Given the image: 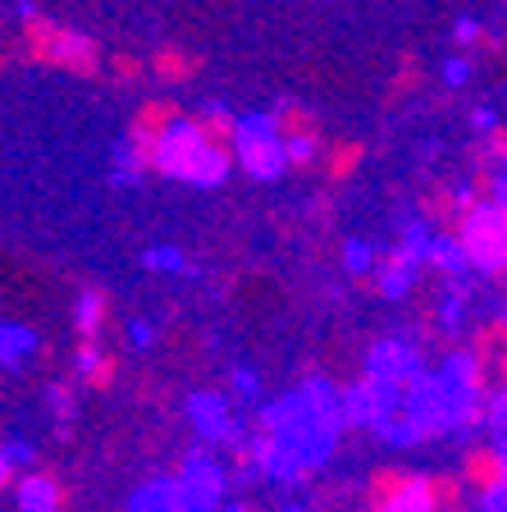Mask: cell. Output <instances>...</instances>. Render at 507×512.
<instances>
[{"mask_svg": "<svg viewBox=\"0 0 507 512\" xmlns=\"http://www.w3.org/2000/svg\"><path fill=\"white\" fill-rule=\"evenodd\" d=\"M128 343H133V348H147V343H151V325H147V320H133V325H128Z\"/></svg>", "mask_w": 507, "mask_h": 512, "instance_id": "26", "label": "cell"}, {"mask_svg": "<svg viewBox=\"0 0 507 512\" xmlns=\"http://www.w3.org/2000/svg\"><path fill=\"white\" fill-rule=\"evenodd\" d=\"M476 206L480 197L471 183H430L416 197V211H421V220H430L434 234H462V224L471 220Z\"/></svg>", "mask_w": 507, "mask_h": 512, "instance_id": "7", "label": "cell"}, {"mask_svg": "<svg viewBox=\"0 0 507 512\" xmlns=\"http://www.w3.org/2000/svg\"><path fill=\"white\" fill-rule=\"evenodd\" d=\"M23 352H32V330H23V325H5V371H19Z\"/></svg>", "mask_w": 507, "mask_h": 512, "instance_id": "19", "label": "cell"}, {"mask_svg": "<svg viewBox=\"0 0 507 512\" xmlns=\"http://www.w3.org/2000/svg\"><path fill=\"white\" fill-rule=\"evenodd\" d=\"M361 512H439L430 471H412L402 462H380L361 480Z\"/></svg>", "mask_w": 507, "mask_h": 512, "instance_id": "3", "label": "cell"}, {"mask_svg": "<svg viewBox=\"0 0 507 512\" xmlns=\"http://www.w3.org/2000/svg\"><path fill=\"white\" fill-rule=\"evenodd\" d=\"M233 389H238L243 398H252L256 394V375L252 371H233Z\"/></svg>", "mask_w": 507, "mask_h": 512, "instance_id": "27", "label": "cell"}, {"mask_svg": "<svg viewBox=\"0 0 507 512\" xmlns=\"http://www.w3.org/2000/svg\"><path fill=\"white\" fill-rule=\"evenodd\" d=\"M366 371H375V375H384V380H393V384H402V389H407V384L425 371V362H421V348H416V343L380 339L375 348L366 352Z\"/></svg>", "mask_w": 507, "mask_h": 512, "instance_id": "11", "label": "cell"}, {"mask_svg": "<svg viewBox=\"0 0 507 512\" xmlns=\"http://www.w3.org/2000/svg\"><path fill=\"white\" fill-rule=\"evenodd\" d=\"M494 124H498V115H494L489 106H476V110H471V128H476V133H489Z\"/></svg>", "mask_w": 507, "mask_h": 512, "instance_id": "25", "label": "cell"}, {"mask_svg": "<svg viewBox=\"0 0 507 512\" xmlns=\"http://www.w3.org/2000/svg\"><path fill=\"white\" fill-rule=\"evenodd\" d=\"M233 165H238V151L215 142L211 133H201L197 119H179L156 147V174L192 183V188H215V183H224Z\"/></svg>", "mask_w": 507, "mask_h": 512, "instance_id": "1", "label": "cell"}, {"mask_svg": "<svg viewBox=\"0 0 507 512\" xmlns=\"http://www.w3.org/2000/svg\"><path fill=\"white\" fill-rule=\"evenodd\" d=\"M46 403L55 407V416H69L74 412V389H69V384H51V389H46Z\"/></svg>", "mask_w": 507, "mask_h": 512, "instance_id": "22", "label": "cell"}, {"mask_svg": "<svg viewBox=\"0 0 507 512\" xmlns=\"http://www.w3.org/2000/svg\"><path fill=\"white\" fill-rule=\"evenodd\" d=\"M457 238L471 252V270H480L489 284L507 288V197L480 202Z\"/></svg>", "mask_w": 507, "mask_h": 512, "instance_id": "4", "label": "cell"}, {"mask_svg": "<svg viewBox=\"0 0 507 512\" xmlns=\"http://www.w3.org/2000/svg\"><path fill=\"white\" fill-rule=\"evenodd\" d=\"M275 124L284 133V147H288V170H311L320 160V119L311 115L307 106L297 101H279L275 106Z\"/></svg>", "mask_w": 507, "mask_h": 512, "instance_id": "9", "label": "cell"}, {"mask_svg": "<svg viewBox=\"0 0 507 512\" xmlns=\"http://www.w3.org/2000/svg\"><path fill=\"white\" fill-rule=\"evenodd\" d=\"M179 119L183 115H179V106H174V101H147V106H138L133 124H128V138L147 142V147H160V138H165Z\"/></svg>", "mask_w": 507, "mask_h": 512, "instance_id": "16", "label": "cell"}, {"mask_svg": "<svg viewBox=\"0 0 507 512\" xmlns=\"http://www.w3.org/2000/svg\"><path fill=\"white\" fill-rule=\"evenodd\" d=\"M229 512H256V508H247V503H233V508Z\"/></svg>", "mask_w": 507, "mask_h": 512, "instance_id": "28", "label": "cell"}, {"mask_svg": "<svg viewBox=\"0 0 507 512\" xmlns=\"http://www.w3.org/2000/svg\"><path fill=\"white\" fill-rule=\"evenodd\" d=\"M457 471L466 476V485H471V494H476L480 503L507 494V435L485 439V444H471L462 453V467Z\"/></svg>", "mask_w": 507, "mask_h": 512, "instance_id": "8", "label": "cell"}, {"mask_svg": "<svg viewBox=\"0 0 507 512\" xmlns=\"http://www.w3.org/2000/svg\"><path fill=\"white\" fill-rule=\"evenodd\" d=\"M74 371L87 389H110L119 375V357L110 348H101V339H78L74 348Z\"/></svg>", "mask_w": 507, "mask_h": 512, "instance_id": "14", "label": "cell"}, {"mask_svg": "<svg viewBox=\"0 0 507 512\" xmlns=\"http://www.w3.org/2000/svg\"><path fill=\"white\" fill-rule=\"evenodd\" d=\"M238 170L256 183H275L279 174L288 170V147H284V133L275 124V110L270 115H243L238 119Z\"/></svg>", "mask_w": 507, "mask_h": 512, "instance_id": "5", "label": "cell"}, {"mask_svg": "<svg viewBox=\"0 0 507 512\" xmlns=\"http://www.w3.org/2000/svg\"><path fill=\"white\" fill-rule=\"evenodd\" d=\"M361 156H366V147H361V142H334V147L320 156V170H325L329 183H348L352 174H357Z\"/></svg>", "mask_w": 507, "mask_h": 512, "instance_id": "18", "label": "cell"}, {"mask_svg": "<svg viewBox=\"0 0 507 512\" xmlns=\"http://www.w3.org/2000/svg\"><path fill=\"white\" fill-rule=\"evenodd\" d=\"M466 78H471V60H466V55H453V60H444V83L448 87H462Z\"/></svg>", "mask_w": 507, "mask_h": 512, "instance_id": "23", "label": "cell"}, {"mask_svg": "<svg viewBox=\"0 0 507 512\" xmlns=\"http://www.w3.org/2000/svg\"><path fill=\"white\" fill-rule=\"evenodd\" d=\"M375 261H380V252H375L370 243H348V247H343V266H348L352 275H366Z\"/></svg>", "mask_w": 507, "mask_h": 512, "instance_id": "20", "label": "cell"}, {"mask_svg": "<svg viewBox=\"0 0 507 512\" xmlns=\"http://www.w3.org/2000/svg\"><path fill=\"white\" fill-rule=\"evenodd\" d=\"M402 407V384L384 380V375L366 371L352 384L338 389V412H343V426H361V430H380L393 412Z\"/></svg>", "mask_w": 507, "mask_h": 512, "instance_id": "6", "label": "cell"}, {"mask_svg": "<svg viewBox=\"0 0 507 512\" xmlns=\"http://www.w3.org/2000/svg\"><path fill=\"white\" fill-rule=\"evenodd\" d=\"M128 512H197V508H192L183 480L169 476V480H151V485H142V490L128 499Z\"/></svg>", "mask_w": 507, "mask_h": 512, "instance_id": "15", "label": "cell"}, {"mask_svg": "<svg viewBox=\"0 0 507 512\" xmlns=\"http://www.w3.org/2000/svg\"><path fill=\"white\" fill-rule=\"evenodd\" d=\"M106 316H110V302L101 288H83V298L74 307V330L78 339H101L106 334Z\"/></svg>", "mask_w": 507, "mask_h": 512, "instance_id": "17", "label": "cell"}, {"mask_svg": "<svg viewBox=\"0 0 507 512\" xmlns=\"http://www.w3.org/2000/svg\"><path fill=\"white\" fill-rule=\"evenodd\" d=\"M188 416H192V426H197V435L206 439V444H233V439L243 435L229 398H220V394H192Z\"/></svg>", "mask_w": 507, "mask_h": 512, "instance_id": "12", "label": "cell"}, {"mask_svg": "<svg viewBox=\"0 0 507 512\" xmlns=\"http://www.w3.org/2000/svg\"><path fill=\"white\" fill-rule=\"evenodd\" d=\"M147 266L151 270H188V261H183L179 247H151V252H147Z\"/></svg>", "mask_w": 507, "mask_h": 512, "instance_id": "21", "label": "cell"}, {"mask_svg": "<svg viewBox=\"0 0 507 512\" xmlns=\"http://www.w3.org/2000/svg\"><path fill=\"white\" fill-rule=\"evenodd\" d=\"M19 14H23V51H28V60L64 69V74H96V42L92 37L46 19V14H37L32 5H19Z\"/></svg>", "mask_w": 507, "mask_h": 512, "instance_id": "2", "label": "cell"}, {"mask_svg": "<svg viewBox=\"0 0 507 512\" xmlns=\"http://www.w3.org/2000/svg\"><path fill=\"white\" fill-rule=\"evenodd\" d=\"M19 512H64V485L51 467H28V476H19L14 485Z\"/></svg>", "mask_w": 507, "mask_h": 512, "instance_id": "13", "label": "cell"}, {"mask_svg": "<svg viewBox=\"0 0 507 512\" xmlns=\"http://www.w3.org/2000/svg\"><path fill=\"white\" fill-rule=\"evenodd\" d=\"M174 476L183 480V490H188L192 508L197 512H211L215 503L224 499V485H229V476H224L220 462H211L206 453H188V458L179 462V471Z\"/></svg>", "mask_w": 507, "mask_h": 512, "instance_id": "10", "label": "cell"}, {"mask_svg": "<svg viewBox=\"0 0 507 512\" xmlns=\"http://www.w3.org/2000/svg\"><path fill=\"white\" fill-rule=\"evenodd\" d=\"M480 37H485V28H480L476 19H457L453 23V42L457 46H471V42H480Z\"/></svg>", "mask_w": 507, "mask_h": 512, "instance_id": "24", "label": "cell"}]
</instances>
